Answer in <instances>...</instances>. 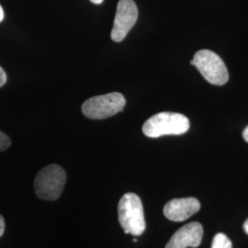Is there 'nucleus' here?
Returning <instances> with one entry per match:
<instances>
[{"label":"nucleus","instance_id":"obj_1","mask_svg":"<svg viewBox=\"0 0 248 248\" xmlns=\"http://www.w3.org/2000/svg\"><path fill=\"white\" fill-rule=\"evenodd\" d=\"M186 116L176 112H160L148 119L142 126V133L149 138L164 135H180L189 129Z\"/></svg>","mask_w":248,"mask_h":248},{"label":"nucleus","instance_id":"obj_2","mask_svg":"<svg viewBox=\"0 0 248 248\" xmlns=\"http://www.w3.org/2000/svg\"><path fill=\"white\" fill-rule=\"evenodd\" d=\"M119 222L125 233L141 235L145 231V219L141 199L134 193L122 197L118 205Z\"/></svg>","mask_w":248,"mask_h":248},{"label":"nucleus","instance_id":"obj_3","mask_svg":"<svg viewBox=\"0 0 248 248\" xmlns=\"http://www.w3.org/2000/svg\"><path fill=\"white\" fill-rule=\"evenodd\" d=\"M66 182V173L58 165H49L42 169L35 177L34 189L38 198L53 202L57 200Z\"/></svg>","mask_w":248,"mask_h":248},{"label":"nucleus","instance_id":"obj_4","mask_svg":"<svg viewBox=\"0 0 248 248\" xmlns=\"http://www.w3.org/2000/svg\"><path fill=\"white\" fill-rule=\"evenodd\" d=\"M190 63L195 65L205 79L209 83L222 86L229 79V74L222 58L211 50L197 52Z\"/></svg>","mask_w":248,"mask_h":248},{"label":"nucleus","instance_id":"obj_5","mask_svg":"<svg viewBox=\"0 0 248 248\" xmlns=\"http://www.w3.org/2000/svg\"><path fill=\"white\" fill-rule=\"evenodd\" d=\"M125 104L123 94L112 92L89 98L82 105V112L89 119L103 120L124 110Z\"/></svg>","mask_w":248,"mask_h":248},{"label":"nucleus","instance_id":"obj_6","mask_svg":"<svg viewBox=\"0 0 248 248\" xmlns=\"http://www.w3.org/2000/svg\"><path fill=\"white\" fill-rule=\"evenodd\" d=\"M138 18V9L133 0H120L117 6L111 39L116 43L123 42L134 26Z\"/></svg>","mask_w":248,"mask_h":248},{"label":"nucleus","instance_id":"obj_7","mask_svg":"<svg viewBox=\"0 0 248 248\" xmlns=\"http://www.w3.org/2000/svg\"><path fill=\"white\" fill-rule=\"evenodd\" d=\"M203 228L200 222H193L181 227L173 234L166 248H198L202 244Z\"/></svg>","mask_w":248,"mask_h":248},{"label":"nucleus","instance_id":"obj_8","mask_svg":"<svg viewBox=\"0 0 248 248\" xmlns=\"http://www.w3.org/2000/svg\"><path fill=\"white\" fill-rule=\"evenodd\" d=\"M201 203L195 198L174 199L164 207V215L173 222H183L198 213Z\"/></svg>","mask_w":248,"mask_h":248},{"label":"nucleus","instance_id":"obj_9","mask_svg":"<svg viewBox=\"0 0 248 248\" xmlns=\"http://www.w3.org/2000/svg\"><path fill=\"white\" fill-rule=\"evenodd\" d=\"M212 248H232L231 240L222 232L217 233L213 238Z\"/></svg>","mask_w":248,"mask_h":248},{"label":"nucleus","instance_id":"obj_10","mask_svg":"<svg viewBox=\"0 0 248 248\" xmlns=\"http://www.w3.org/2000/svg\"><path fill=\"white\" fill-rule=\"evenodd\" d=\"M11 144V140L6 133L0 131V152L7 150Z\"/></svg>","mask_w":248,"mask_h":248},{"label":"nucleus","instance_id":"obj_11","mask_svg":"<svg viewBox=\"0 0 248 248\" xmlns=\"http://www.w3.org/2000/svg\"><path fill=\"white\" fill-rule=\"evenodd\" d=\"M7 82V75L4 69L0 66V88L3 87Z\"/></svg>","mask_w":248,"mask_h":248},{"label":"nucleus","instance_id":"obj_12","mask_svg":"<svg viewBox=\"0 0 248 248\" xmlns=\"http://www.w3.org/2000/svg\"><path fill=\"white\" fill-rule=\"evenodd\" d=\"M4 232H5V220L3 216L0 214V237L3 235Z\"/></svg>","mask_w":248,"mask_h":248},{"label":"nucleus","instance_id":"obj_13","mask_svg":"<svg viewBox=\"0 0 248 248\" xmlns=\"http://www.w3.org/2000/svg\"><path fill=\"white\" fill-rule=\"evenodd\" d=\"M243 137H244L245 141L248 142V126L245 129V131L243 132Z\"/></svg>","mask_w":248,"mask_h":248},{"label":"nucleus","instance_id":"obj_14","mask_svg":"<svg viewBox=\"0 0 248 248\" xmlns=\"http://www.w3.org/2000/svg\"><path fill=\"white\" fill-rule=\"evenodd\" d=\"M3 19H4V10H3V8H2L1 5H0V22H1Z\"/></svg>","mask_w":248,"mask_h":248},{"label":"nucleus","instance_id":"obj_15","mask_svg":"<svg viewBox=\"0 0 248 248\" xmlns=\"http://www.w3.org/2000/svg\"><path fill=\"white\" fill-rule=\"evenodd\" d=\"M244 231L246 232V233L248 234V219L244 223Z\"/></svg>","mask_w":248,"mask_h":248},{"label":"nucleus","instance_id":"obj_16","mask_svg":"<svg viewBox=\"0 0 248 248\" xmlns=\"http://www.w3.org/2000/svg\"><path fill=\"white\" fill-rule=\"evenodd\" d=\"M93 4H96V5H98V4H101L104 0H90Z\"/></svg>","mask_w":248,"mask_h":248}]
</instances>
